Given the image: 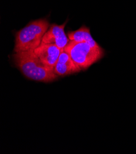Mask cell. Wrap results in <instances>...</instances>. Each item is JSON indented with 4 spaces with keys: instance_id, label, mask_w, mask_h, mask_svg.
Instances as JSON below:
<instances>
[{
    "instance_id": "obj_1",
    "label": "cell",
    "mask_w": 136,
    "mask_h": 154,
    "mask_svg": "<svg viewBox=\"0 0 136 154\" xmlns=\"http://www.w3.org/2000/svg\"><path fill=\"white\" fill-rule=\"evenodd\" d=\"M13 60L14 65L27 79L48 83L59 78L53 70L41 62L33 51L15 53Z\"/></svg>"
},
{
    "instance_id": "obj_2",
    "label": "cell",
    "mask_w": 136,
    "mask_h": 154,
    "mask_svg": "<svg viewBox=\"0 0 136 154\" xmlns=\"http://www.w3.org/2000/svg\"><path fill=\"white\" fill-rule=\"evenodd\" d=\"M50 25L47 19H39L28 23L16 34L15 53L34 51L42 42Z\"/></svg>"
},
{
    "instance_id": "obj_4",
    "label": "cell",
    "mask_w": 136,
    "mask_h": 154,
    "mask_svg": "<svg viewBox=\"0 0 136 154\" xmlns=\"http://www.w3.org/2000/svg\"><path fill=\"white\" fill-rule=\"evenodd\" d=\"M61 51L54 44L42 43L34 52L45 66L54 71Z\"/></svg>"
},
{
    "instance_id": "obj_3",
    "label": "cell",
    "mask_w": 136,
    "mask_h": 154,
    "mask_svg": "<svg viewBox=\"0 0 136 154\" xmlns=\"http://www.w3.org/2000/svg\"><path fill=\"white\" fill-rule=\"evenodd\" d=\"M64 51L69 54L73 61L81 70H85L97 62L104 55L100 48H95L85 42H68Z\"/></svg>"
},
{
    "instance_id": "obj_7",
    "label": "cell",
    "mask_w": 136,
    "mask_h": 154,
    "mask_svg": "<svg viewBox=\"0 0 136 154\" xmlns=\"http://www.w3.org/2000/svg\"><path fill=\"white\" fill-rule=\"evenodd\" d=\"M67 35L69 39L71 41H74L79 42H85L90 44V45H91L93 48H101L92 38L91 33H90V29L86 26L83 25L76 31L70 32L68 33Z\"/></svg>"
},
{
    "instance_id": "obj_5",
    "label": "cell",
    "mask_w": 136,
    "mask_h": 154,
    "mask_svg": "<svg viewBox=\"0 0 136 154\" xmlns=\"http://www.w3.org/2000/svg\"><path fill=\"white\" fill-rule=\"evenodd\" d=\"M67 22L61 25L52 24L45 33L42 43L54 44L61 50H64L70 39L65 33Z\"/></svg>"
},
{
    "instance_id": "obj_6",
    "label": "cell",
    "mask_w": 136,
    "mask_h": 154,
    "mask_svg": "<svg viewBox=\"0 0 136 154\" xmlns=\"http://www.w3.org/2000/svg\"><path fill=\"white\" fill-rule=\"evenodd\" d=\"M81 69L75 64L70 56L64 49L60 52L54 72L59 76H65L80 72Z\"/></svg>"
}]
</instances>
